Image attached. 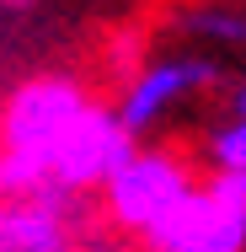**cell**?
<instances>
[{"label":"cell","instance_id":"52a82bcc","mask_svg":"<svg viewBox=\"0 0 246 252\" xmlns=\"http://www.w3.org/2000/svg\"><path fill=\"white\" fill-rule=\"evenodd\" d=\"M182 32L203 43V49H246V5H225V0H193L182 5Z\"/></svg>","mask_w":246,"mask_h":252},{"label":"cell","instance_id":"5b68a950","mask_svg":"<svg viewBox=\"0 0 246 252\" xmlns=\"http://www.w3.org/2000/svg\"><path fill=\"white\" fill-rule=\"evenodd\" d=\"M139 242L145 252H246V215L193 183Z\"/></svg>","mask_w":246,"mask_h":252},{"label":"cell","instance_id":"8992f818","mask_svg":"<svg viewBox=\"0 0 246 252\" xmlns=\"http://www.w3.org/2000/svg\"><path fill=\"white\" fill-rule=\"evenodd\" d=\"M75 209L70 193L0 204V252H75Z\"/></svg>","mask_w":246,"mask_h":252},{"label":"cell","instance_id":"7a4b0ae2","mask_svg":"<svg viewBox=\"0 0 246 252\" xmlns=\"http://www.w3.org/2000/svg\"><path fill=\"white\" fill-rule=\"evenodd\" d=\"M198 183L193 161L177 151V145H134V156L102 183V209H107V225L129 231V236H145L150 225L182 199Z\"/></svg>","mask_w":246,"mask_h":252},{"label":"cell","instance_id":"3957f363","mask_svg":"<svg viewBox=\"0 0 246 252\" xmlns=\"http://www.w3.org/2000/svg\"><path fill=\"white\" fill-rule=\"evenodd\" d=\"M214 86H225V64L214 59V54H166V59H150L139 64L129 81H123V97H118V124L134 134V140H145L150 129H161L182 102L203 97V92H214Z\"/></svg>","mask_w":246,"mask_h":252},{"label":"cell","instance_id":"6da1fadb","mask_svg":"<svg viewBox=\"0 0 246 252\" xmlns=\"http://www.w3.org/2000/svg\"><path fill=\"white\" fill-rule=\"evenodd\" d=\"M86 102H91L86 81H75L64 70H43V75L22 81L5 97V107H0V151H16V156L38 161L49 172L59 140L75 129V118L86 113Z\"/></svg>","mask_w":246,"mask_h":252},{"label":"cell","instance_id":"ba28073f","mask_svg":"<svg viewBox=\"0 0 246 252\" xmlns=\"http://www.w3.org/2000/svg\"><path fill=\"white\" fill-rule=\"evenodd\" d=\"M209 172H246V118H219L203 129Z\"/></svg>","mask_w":246,"mask_h":252},{"label":"cell","instance_id":"9c48e42d","mask_svg":"<svg viewBox=\"0 0 246 252\" xmlns=\"http://www.w3.org/2000/svg\"><path fill=\"white\" fill-rule=\"evenodd\" d=\"M214 199H225L230 209H241L246 215V172H209V183H203Z\"/></svg>","mask_w":246,"mask_h":252},{"label":"cell","instance_id":"30bf717a","mask_svg":"<svg viewBox=\"0 0 246 252\" xmlns=\"http://www.w3.org/2000/svg\"><path fill=\"white\" fill-rule=\"evenodd\" d=\"M230 107H236L230 118H246V81H236V92H230Z\"/></svg>","mask_w":246,"mask_h":252},{"label":"cell","instance_id":"277c9868","mask_svg":"<svg viewBox=\"0 0 246 252\" xmlns=\"http://www.w3.org/2000/svg\"><path fill=\"white\" fill-rule=\"evenodd\" d=\"M134 134L118 124V113L107 107V102H86V113L75 118V129L59 140V151L49 161V183L59 193H70V199H81V193H97L102 183L134 156Z\"/></svg>","mask_w":246,"mask_h":252}]
</instances>
